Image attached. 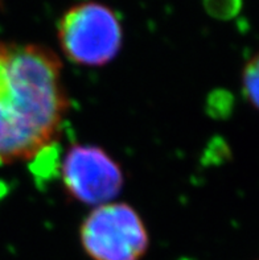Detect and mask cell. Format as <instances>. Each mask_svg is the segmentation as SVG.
<instances>
[{
    "mask_svg": "<svg viewBox=\"0 0 259 260\" xmlns=\"http://www.w3.org/2000/svg\"><path fill=\"white\" fill-rule=\"evenodd\" d=\"M57 39L72 62L98 68L117 58L123 44V28L111 8L97 2H83L70 7L61 16Z\"/></svg>",
    "mask_w": 259,
    "mask_h": 260,
    "instance_id": "obj_2",
    "label": "cell"
},
{
    "mask_svg": "<svg viewBox=\"0 0 259 260\" xmlns=\"http://www.w3.org/2000/svg\"><path fill=\"white\" fill-rule=\"evenodd\" d=\"M60 171L68 196L90 206L112 202L125 185L119 162L98 145H72L65 152Z\"/></svg>",
    "mask_w": 259,
    "mask_h": 260,
    "instance_id": "obj_4",
    "label": "cell"
},
{
    "mask_svg": "<svg viewBox=\"0 0 259 260\" xmlns=\"http://www.w3.org/2000/svg\"><path fill=\"white\" fill-rule=\"evenodd\" d=\"M69 106L56 53L0 40V165L33 160L54 144Z\"/></svg>",
    "mask_w": 259,
    "mask_h": 260,
    "instance_id": "obj_1",
    "label": "cell"
},
{
    "mask_svg": "<svg viewBox=\"0 0 259 260\" xmlns=\"http://www.w3.org/2000/svg\"><path fill=\"white\" fill-rule=\"evenodd\" d=\"M242 89L247 101L259 110V53L250 59L243 69Z\"/></svg>",
    "mask_w": 259,
    "mask_h": 260,
    "instance_id": "obj_5",
    "label": "cell"
},
{
    "mask_svg": "<svg viewBox=\"0 0 259 260\" xmlns=\"http://www.w3.org/2000/svg\"><path fill=\"white\" fill-rule=\"evenodd\" d=\"M79 241L92 260H140L150 237L145 222L131 205L108 202L95 206L79 228Z\"/></svg>",
    "mask_w": 259,
    "mask_h": 260,
    "instance_id": "obj_3",
    "label": "cell"
}]
</instances>
